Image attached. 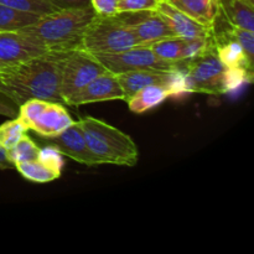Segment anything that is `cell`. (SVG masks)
<instances>
[{
  "instance_id": "obj_27",
  "label": "cell",
  "mask_w": 254,
  "mask_h": 254,
  "mask_svg": "<svg viewBox=\"0 0 254 254\" xmlns=\"http://www.w3.org/2000/svg\"><path fill=\"white\" fill-rule=\"evenodd\" d=\"M97 15L114 16L118 14V0H89Z\"/></svg>"
},
{
  "instance_id": "obj_17",
  "label": "cell",
  "mask_w": 254,
  "mask_h": 254,
  "mask_svg": "<svg viewBox=\"0 0 254 254\" xmlns=\"http://www.w3.org/2000/svg\"><path fill=\"white\" fill-rule=\"evenodd\" d=\"M169 97H170V93L164 84H150V86L139 89L127 101V103L133 113L143 114L160 106Z\"/></svg>"
},
{
  "instance_id": "obj_26",
  "label": "cell",
  "mask_w": 254,
  "mask_h": 254,
  "mask_svg": "<svg viewBox=\"0 0 254 254\" xmlns=\"http://www.w3.org/2000/svg\"><path fill=\"white\" fill-rule=\"evenodd\" d=\"M160 0H118V12H136L156 10Z\"/></svg>"
},
{
  "instance_id": "obj_11",
  "label": "cell",
  "mask_w": 254,
  "mask_h": 254,
  "mask_svg": "<svg viewBox=\"0 0 254 254\" xmlns=\"http://www.w3.org/2000/svg\"><path fill=\"white\" fill-rule=\"evenodd\" d=\"M49 50L40 46L19 31L0 32V62L17 64L46 54Z\"/></svg>"
},
{
  "instance_id": "obj_3",
  "label": "cell",
  "mask_w": 254,
  "mask_h": 254,
  "mask_svg": "<svg viewBox=\"0 0 254 254\" xmlns=\"http://www.w3.org/2000/svg\"><path fill=\"white\" fill-rule=\"evenodd\" d=\"M78 124L83 131L87 146L101 165L112 164L129 168L136 165L138 146L128 134L94 117H83Z\"/></svg>"
},
{
  "instance_id": "obj_8",
  "label": "cell",
  "mask_w": 254,
  "mask_h": 254,
  "mask_svg": "<svg viewBox=\"0 0 254 254\" xmlns=\"http://www.w3.org/2000/svg\"><path fill=\"white\" fill-rule=\"evenodd\" d=\"M118 16L130 27L141 45H149L165 37L175 36L168 21L156 10L118 12Z\"/></svg>"
},
{
  "instance_id": "obj_18",
  "label": "cell",
  "mask_w": 254,
  "mask_h": 254,
  "mask_svg": "<svg viewBox=\"0 0 254 254\" xmlns=\"http://www.w3.org/2000/svg\"><path fill=\"white\" fill-rule=\"evenodd\" d=\"M15 169L21 174L22 178L36 184L51 183L61 176V169L50 165L39 158L16 164Z\"/></svg>"
},
{
  "instance_id": "obj_31",
  "label": "cell",
  "mask_w": 254,
  "mask_h": 254,
  "mask_svg": "<svg viewBox=\"0 0 254 254\" xmlns=\"http://www.w3.org/2000/svg\"><path fill=\"white\" fill-rule=\"evenodd\" d=\"M6 66H9V64H1V62H0V69L4 68V67H6Z\"/></svg>"
},
{
  "instance_id": "obj_13",
  "label": "cell",
  "mask_w": 254,
  "mask_h": 254,
  "mask_svg": "<svg viewBox=\"0 0 254 254\" xmlns=\"http://www.w3.org/2000/svg\"><path fill=\"white\" fill-rule=\"evenodd\" d=\"M156 11L168 21L169 26L174 31L175 36L181 39L190 40L197 37H208L211 35V29L198 24L193 19H191L185 12L180 11L169 4L165 0H160L156 6Z\"/></svg>"
},
{
  "instance_id": "obj_9",
  "label": "cell",
  "mask_w": 254,
  "mask_h": 254,
  "mask_svg": "<svg viewBox=\"0 0 254 254\" xmlns=\"http://www.w3.org/2000/svg\"><path fill=\"white\" fill-rule=\"evenodd\" d=\"M107 101H124V93L117 74L104 72L64 101V106L79 107Z\"/></svg>"
},
{
  "instance_id": "obj_29",
  "label": "cell",
  "mask_w": 254,
  "mask_h": 254,
  "mask_svg": "<svg viewBox=\"0 0 254 254\" xmlns=\"http://www.w3.org/2000/svg\"><path fill=\"white\" fill-rule=\"evenodd\" d=\"M57 9H66V7H83L91 6L89 0H50Z\"/></svg>"
},
{
  "instance_id": "obj_25",
  "label": "cell",
  "mask_w": 254,
  "mask_h": 254,
  "mask_svg": "<svg viewBox=\"0 0 254 254\" xmlns=\"http://www.w3.org/2000/svg\"><path fill=\"white\" fill-rule=\"evenodd\" d=\"M230 32L233 37H235L236 41L240 44V46L242 47L243 52H245V56L247 59L248 64L253 66L254 61V31L251 30L242 29V27L232 26L231 25Z\"/></svg>"
},
{
  "instance_id": "obj_32",
  "label": "cell",
  "mask_w": 254,
  "mask_h": 254,
  "mask_svg": "<svg viewBox=\"0 0 254 254\" xmlns=\"http://www.w3.org/2000/svg\"><path fill=\"white\" fill-rule=\"evenodd\" d=\"M248 1H250V2H252V4H253V0H248Z\"/></svg>"
},
{
  "instance_id": "obj_12",
  "label": "cell",
  "mask_w": 254,
  "mask_h": 254,
  "mask_svg": "<svg viewBox=\"0 0 254 254\" xmlns=\"http://www.w3.org/2000/svg\"><path fill=\"white\" fill-rule=\"evenodd\" d=\"M64 104L57 102H45L41 111L32 121L27 123V130L31 129L41 138H52L74 123L72 117L64 108Z\"/></svg>"
},
{
  "instance_id": "obj_20",
  "label": "cell",
  "mask_w": 254,
  "mask_h": 254,
  "mask_svg": "<svg viewBox=\"0 0 254 254\" xmlns=\"http://www.w3.org/2000/svg\"><path fill=\"white\" fill-rule=\"evenodd\" d=\"M184 40L185 39H181L178 36H170L151 42L148 46L153 50V52L159 59L178 64V62H180V52Z\"/></svg>"
},
{
  "instance_id": "obj_1",
  "label": "cell",
  "mask_w": 254,
  "mask_h": 254,
  "mask_svg": "<svg viewBox=\"0 0 254 254\" xmlns=\"http://www.w3.org/2000/svg\"><path fill=\"white\" fill-rule=\"evenodd\" d=\"M66 51H47L26 62L1 68L0 93L9 97L17 107L31 98L64 104L60 94V78Z\"/></svg>"
},
{
  "instance_id": "obj_6",
  "label": "cell",
  "mask_w": 254,
  "mask_h": 254,
  "mask_svg": "<svg viewBox=\"0 0 254 254\" xmlns=\"http://www.w3.org/2000/svg\"><path fill=\"white\" fill-rule=\"evenodd\" d=\"M104 72L108 71L92 54L78 47L67 50L61 62L60 78V94L64 103L72 94Z\"/></svg>"
},
{
  "instance_id": "obj_19",
  "label": "cell",
  "mask_w": 254,
  "mask_h": 254,
  "mask_svg": "<svg viewBox=\"0 0 254 254\" xmlns=\"http://www.w3.org/2000/svg\"><path fill=\"white\" fill-rule=\"evenodd\" d=\"M40 15L34 12L22 11L12 7L0 5V32L20 31L24 27L34 24Z\"/></svg>"
},
{
  "instance_id": "obj_21",
  "label": "cell",
  "mask_w": 254,
  "mask_h": 254,
  "mask_svg": "<svg viewBox=\"0 0 254 254\" xmlns=\"http://www.w3.org/2000/svg\"><path fill=\"white\" fill-rule=\"evenodd\" d=\"M40 151H41L40 146L27 134H25L16 145L6 151V156L15 169L16 164L35 160V159L39 158Z\"/></svg>"
},
{
  "instance_id": "obj_7",
  "label": "cell",
  "mask_w": 254,
  "mask_h": 254,
  "mask_svg": "<svg viewBox=\"0 0 254 254\" xmlns=\"http://www.w3.org/2000/svg\"><path fill=\"white\" fill-rule=\"evenodd\" d=\"M108 72L113 74L124 73L138 69H155V71H173L179 68L178 64L159 59L148 45H138L131 49L116 54L93 55Z\"/></svg>"
},
{
  "instance_id": "obj_30",
  "label": "cell",
  "mask_w": 254,
  "mask_h": 254,
  "mask_svg": "<svg viewBox=\"0 0 254 254\" xmlns=\"http://www.w3.org/2000/svg\"><path fill=\"white\" fill-rule=\"evenodd\" d=\"M5 169H14V165L7 159L6 151L0 146V170H5Z\"/></svg>"
},
{
  "instance_id": "obj_22",
  "label": "cell",
  "mask_w": 254,
  "mask_h": 254,
  "mask_svg": "<svg viewBox=\"0 0 254 254\" xmlns=\"http://www.w3.org/2000/svg\"><path fill=\"white\" fill-rule=\"evenodd\" d=\"M26 131L27 128L17 117H15L11 121L5 122L0 126V146L5 151L10 150L12 146L19 143Z\"/></svg>"
},
{
  "instance_id": "obj_4",
  "label": "cell",
  "mask_w": 254,
  "mask_h": 254,
  "mask_svg": "<svg viewBox=\"0 0 254 254\" xmlns=\"http://www.w3.org/2000/svg\"><path fill=\"white\" fill-rule=\"evenodd\" d=\"M141 45L130 27L118 16L94 15L82 35L78 49L92 55L116 54Z\"/></svg>"
},
{
  "instance_id": "obj_23",
  "label": "cell",
  "mask_w": 254,
  "mask_h": 254,
  "mask_svg": "<svg viewBox=\"0 0 254 254\" xmlns=\"http://www.w3.org/2000/svg\"><path fill=\"white\" fill-rule=\"evenodd\" d=\"M0 5L22 11L34 12L40 16L59 10L50 0H0Z\"/></svg>"
},
{
  "instance_id": "obj_10",
  "label": "cell",
  "mask_w": 254,
  "mask_h": 254,
  "mask_svg": "<svg viewBox=\"0 0 254 254\" xmlns=\"http://www.w3.org/2000/svg\"><path fill=\"white\" fill-rule=\"evenodd\" d=\"M46 145L54 146L62 155L72 159L86 166L101 165L96 156L91 153L84 139L83 131L78 122H74L71 127L64 129L59 135L52 138H44Z\"/></svg>"
},
{
  "instance_id": "obj_14",
  "label": "cell",
  "mask_w": 254,
  "mask_h": 254,
  "mask_svg": "<svg viewBox=\"0 0 254 254\" xmlns=\"http://www.w3.org/2000/svg\"><path fill=\"white\" fill-rule=\"evenodd\" d=\"M170 71H155V69H138L117 74L124 93V101H128L139 89L150 84L166 86ZM166 88V87H165Z\"/></svg>"
},
{
  "instance_id": "obj_2",
  "label": "cell",
  "mask_w": 254,
  "mask_h": 254,
  "mask_svg": "<svg viewBox=\"0 0 254 254\" xmlns=\"http://www.w3.org/2000/svg\"><path fill=\"white\" fill-rule=\"evenodd\" d=\"M94 15L92 6L59 9L42 15L19 32L49 51H66L79 46L82 35Z\"/></svg>"
},
{
  "instance_id": "obj_28",
  "label": "cell",
  "mask_w": 254,
  "mask_h": 254,
  "mask_svg": "<svg viewBox=\"0 0 254 254\" xmlns=\"http://www.w3.org/2000/svg\"><path fill=\"white\" fill-rule=\"evenodd\" d=\"M19 113V107L5 94L0 93V116L15 118Z\"/></svg>"
},
{
  "instance_id": "obj_5",
  "label": "cell",
  "mask_w": 254,
  "mask_h": 254,
  "mask_svg": "<svg viewBox=\"0 0 254 254\" xmlns=\"http://www.w3.org/2000/svg\"><path fill=\"white\" fill-rule=\"evenodd\" d=\"M188 79L189 93H205L211 96L223 94V74L227 67L221 62L216 52L215 44L208 46L203 54L190 61H180Z\"/></svg>"
},
{
  "instance_id": "obj_16",
  "label": "cell",
  "mask_w": 254,
  "mask_h": 254,
  "mask_svg": "<svg viewBox=\"0 0 254 254\" xmlns=\"http://www.w3.org/2000/svg\"><path fill=\"white\" fill-rule=\"evenodd\" d=\"M218 9L232 26L254 31V11L248 0H217Z\"/></svg>"
},
{
  "instance_id": "obj_24",
  "label": "cell",
  "mask_w": 254,
  "mask_h": 254,
  "mask_svg": "<svg viewBox=\"0 0 254 254\" xmlns=\"http://www.w3.org/2000/svg\"><path fill=\"white\" fill-rule=\"evenodd\" d=\"M211 44H212V36L211 35L208 37L184 40L180 52V61H190V60L200 56L201 54H203L208 49Z\"/></svg>"
},
{
  "instance_id": "obj_15",
  "label": "cell",
  "mask_w": 254,
  "mask_h": 254,
  "mask_svg": "<svg viewBox=\"0 0 254 254\" xmlns=\"http://www.w3.org/2000/svg\"><path fill=\"white\" fill-rule=\"evenodd\" d=\"M180 11L211 29L218 12L217 0H165Z\"/></svg>"
}]
</instances>
